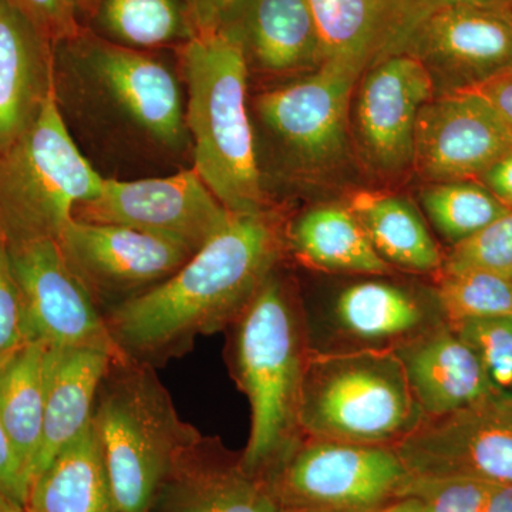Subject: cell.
<instances>
[{
  "label": "cell",
  "instance_id": "cell-1",
  "mask_svg": "<svg viewBox=\"0 0 512 512\" xmlns=\"http://www.w3.org/2000/svg\"><path fill=\"white\" fill-rule=\"evenodd\" d=\"M286 245L274 211L232 215L170 278L117 303L104 318L111 336L127 356L147 363L234 325Z\"/></svg>",
  "mask_w": 512,
  "mask_h": 512
},
{
  "label": "cell",
  "instance_id": "cell-2",
  "mask_svg": "<svg viewBox=\"0 0 512 512\" xmlns=\"http://www.w3.org/2000/svg\"><path fill=\"white\" fill-rule=\"evenodd\" d=\"M177 53L192 167L232 214L266 210L237 28L192 36Z\"/></svg>",
  "mask_w": 512,
  "mask_h": 512
},
{
  "label": "cell",
  "instance_id": "cell-3",
  "mask_svg": "<svg viewBox=\"0 0 512 512\" xmlns=\"http://www.w3.org/2000/svg\"><path fill=\"white\" fill-rule=\"evenodd\" d=\"M232 329V365L251 406V433L239 458L245 470L265 480L303 437L308 325L289 286L272 274Z\"/></svg>",
  "mask_w": 512,
  "mask_h": 512
},
{
  "label": "cell",
  "instance_id": "cell-4",
  "mask_svg": "<svg viewBox=\"0 0 512 512\" xmlns=\"http://www.w3.org/2000/svg\"><path fill=\"white\" fill-rule=\"evenodd\" d=\"M93 424L120 512H151L165 478L202 437L148 363L133 357L111 365Z\"/></svg>",
  "mask_w": 512,
  "mask_h": 512
},
{
  "label": "cell",
  "instance_id": "cell-5",
  "mask_svg": "<svg viewBox=\"0 0 512 512\" xmlns=\"http://www.w3.org/2000/svg\"><path fill=\"white\" fill-rule=\"evenodd\" d=\"M423 420L393 349L312 350L303 376V436L396 446Z\"/></svg>",
  "mask_w": 512,
  "mask_h": 512
},
{
  "label": "cell",
  "instance_id": "cell-6",
  "mask_svg": "<svg viewBox=\"0 0 512 512\" xmlns=\"http://www.w3.org/2000/svg\"><path fill=\"white\" fill-rule=\"evenodd\" d=\"M103 181L53 94L35 123L0 151V234L6 242L59 238L77 205L96 197Z\"/></svg>",
  "mask_w": 512,
  "mask_h": 512
},
{
  "label": "cell",
  "instance_id": "cell-7",
  "mask_svg": "<svg viewBox=\"0 0 512 512\" xmlns=\"http://www.w3.org/2000/svg\"><path fill=\"white\" fill-rule=\"evenodd\" d=\"M53 49L55 77L80 82L84 96L128 133L165 150L191 146L183 82L163 60L86 29Z\"/></svg>",
  "mask_w": 512,
  "mask_h": 512
},
{
  "label": "cell",
  "instance_id": "cell-8",
  "mask_svg": "<svg viewBox=\"0 0 512 512\" xmlns=\"http://www.w3.org/2000/svg\"><path fill=\"white\" fill-rule=\"evenodd\" d=\"M410 480L392 446L309 436L265 478L282 512H380Z\"/></svg>",
  "mask_w": 512,
  "mask_h": 512
},
{
  "label": "cell",
  "instance_id": "cell-9",
  "mask_svg": "<svg viewBox=\"0 0 512 512\" xmlns=\"http://www.w3.org/2000/svg\"><path fill=\"white\" fill-rule=\"evenodd\" d=\"M365 69L325 60L302 79L258 94L256 119L291 163L311 173L329 171L348 156L350 109Z\"/></svg>",
  "mask_w": 512,
  "mask_h": 512
},
{
  "label": "cell",
  "instance_id": "cell-10",
  "mask_svg": "<svg viewBox=\"0 0 512 512\" xmlns=\"http://www.w3.org/2000/svg\"><path fill=\"white\" fill-rule=\"evenodd\" d=\"M394 448L412 478L512 485V390L423 417Z\"/></svg>",
  "mask_w": 512,
  "mask_h": 512
},
{
  "label": "cell",
  "instance_id": "cell-11",
  "mask_svg": "<svg viewBox=\"0 0 512 512\" xmlns=\"http://www.w3.org/2000/svg\"><path fill=\"white\" fill-rule=\"evenodd\" d=\"M232 215L192 167L164 177L104 178L96 197L77 205L73 218L137 229L192 255Z\"/></svg>",
  "mask_w": 512,
  "mask_h": 512
},
{
  "label": "cell",
  "instance_id": "cell-12",
  "mask_svg": "<svg viewBox=\"0 0 512 512\" xmlns=\"http://www.w3.org/2000/svg\"><path fill=\"white\" fill-rule=\"evenodd\" d=\"M22 295L30 342L47 348H89L128 359L111 336L94 296L56 238L6 242Z\"/></svg>",
  "mask_w": 512,
  "mask_h": 512
},
{
  "label": "cell",
  "instance_id": "cell-13",
  "mask_svg": "<svg viewBox=\"0 0 512 512\" xmlns=\"http://www.w3.org/2000/svg\"><path fill=\"white\" fill-rule=\"evenodd\" d=\"M434 94L430 73L409 53L367 67L353 94L350 133L370 171L390 178L412 168L417 117Z\"/></svg>",
  "mask_w": 512,
  "mask_h": 512
},
{
  "label": "cell",
  "instance_id": "cell-14",
  "mask_svg": "<svg viewBox=\"0 0 512 512\" xmlns=\"http://www.w3.org/2000/svg\"><path fill=\"white\" fill-rule=\"evenodd\" d=\"M402 53L423 63L436 94L473 89L512 63V3L434 13Z\"/></svg>",
  "mask_w": 512,
  "mask_h": 512
},
{
  "label": "cell",
  "instance_id": "cell-15",
  "mask_svg": "<svg viewBox=\"0 0 512 512\" xmlns=\"http://www.w3.org/2000/svg\"><path fill=\"white\" fill-rule=\"evenodd\" d=\"M512 150V138L476 93L434 94L417 117L412 168L433 183L478 181Z\"/></svg>",
  "mask_w": 512,
  "mask_h": 512
},
{
  "label": "cell",
  "instance_id": "cell-16",
  "mask_svg": "<svg viewBox=\"0 0 512 512\" xmlns=\"http://www.w3.org/2000/svg\"><path fill=\"white\" fill-rule=\"evenodd\" d=\"M57 241L93 296L96 292L138 295L170 278L191 258L178 245L137 229L76 218Z\"/></svg>",
  "mask_w": 512,
  "mask_h": 512
},
{
  "label": "cell",
  "instance_id": "cell-17",
  "mask_svg": "<svg viewBox=\"0 0 512 512\" xmlns=\"http://www.w3.org/2000/svg\"><path fill=\"white\" fill-rule=\"evenodd\" d=\"M151 512H282L265 480L241 458L201 437L177 461L158 490Z\"/></svg>",
  "mask_w": 512,
  "mask_h": 512
},
{
  "label": "cell",
  "instance_id": "cell-18",
  "mask_svg": "<svg viewBox=\"0 0 512 512\" xmlns=\"http://www.w3.org/2000/svg\"><path fill=\"white\" fill-rule=\"evenodd\" d=\"M423 417L456 412L500 392L470 346L447 322L393 348Z\"/></svg>",
  "mask_w": 512,
  "mask_h": 512
},
{
  "label": "cell",
  "instance_id": "cell-19",
  "mask_svg": "<svg viewBox=\"0 0 512 512\" xmlns=\"http://www.w3.org/2000/svg\"><path fill=\"white\" fill-rule=\"evenodd\" d=\"M53 94V43L0 0V151L35 123Z\"/></svg>",
  "mask_w": 512,
  "mask_h": 512
},
{
  "label": "cell",
  "instance_id": "cell-20",
  "mask_svg": "<svg viewBox=\"0 0 512 512\" xmlns=\"http://www.w3.org/2000/svg\"><path fill=\"white\" fill-rule=\"evenodd\" d=\"M114 362L103 350L46 349L45 421L32 480L90 426L101 384Z\"/></svg>",
  "mask_w": 512,
  "mask_h": 512
},
{
  "label": "cell",
  "instance_id": "cell-21",
  "mask_svg": "<svg viewBox=\"0 0 512 512\" xmlns=\"http://www.w3.org/2000/svg\"><path fill=\"white\" fill-rule=\"evenodd\" d=\"M248 66L272 76L313 72L322 63L308 0H245L235 23Z\"/></svg>",
  "mask_w": 512,
  "mask_h": 512
},
{
  "label": "cell",
  "instance_id": "cell-22",
  "mask_svg": "<svg viewBox=\"0 0 512 512\" xmlns=\"http://www.w3.org/2000/svg\"><path fill=\"white\" fill-rule=\"evenodd\" d=\"M333 322L359 349H393L446 320L402 286L363 281L339 293Z\"/></svg>",
  "mask_w": 512,
  "mask_h": 512
},
{
  "label": "cell",
  "instance_id": "cell-23",
  "mask_svg": "<svg viewBox=\"0 0 512 512\" xmlns=\"http://www.w3.org/2000/svg\"><path fill=\"white\" fill-rule=\"evenodd\" d=\"M25 508L28 512H120L93 420L33 478Z\"/></svg>",
  "mask_w": 512,
  "mask_h": 512
},
{
  "label": "cell",
  "instance_id": "cell-24",
  "mask_svg": "<svg viewBox=\"0 0 512 512\" xmlns=\"http://www.w3.org/2000/svg\"><path fill=\"white\" fill-rule=\"evenodd\" d=\"M286 242L303 264L328 272L383 275L392 272L348 205H320L286 229Z\"/></svg>",
  "mask_w": 512,
  "mask_h": 512
},
{
  "label": "cell",
  "instance_id": "cell-25",
  "mask_svg": "<svg viewBox=\"0 0 512 512\" xmlns=\"http://www.w3.org/2000/svg\"><path fill=\"white\" fill-rule=\"evenodd\" d=\"M318 28L322 62L346 60L363 69L392 45L404 0H308Z\"/></svg>",
  "mask_w": 512,
  "mask_h": 512
},
{
  "label": "cell",
  "instance_id": "cell-26",
  "mask_svg": "<svg viewBox=\"0 0 512 512\" xmlns=\"http://www.w3.org/2000/svg\"><path fill=\"white\" fill-rule=\"evenodd\" d=\"M348 207L386 264L420 274L440 272L444 254L419 211L406 198L360 191Z\"/></svg>",
  "mask_w": 512,
  "mask_h": 512
},
{
  "label": "cell",
  "instance_id": "cell-27",
  "mask_svg": "<svg viewBox=\"0 0 512 512\" xmlns=\"http://www.w3.org/2000/svg\"><path fill=\"white\" fill-rule=\"evenodd\" d=\"M82 26L101 39L153 52L194 36L187 0H83Z\"/></svg>",
  "mask_w": 512,
  "mask_h": 512
},
{
  "label": "cell",
  "instance_id": "cell-28",
  "mask_svg": "<svg viewBox=\"0 0 512 512\" xmlns=\"http://www.w3.org/2000/svg\"><path fill=\"white\" fill-rule=\"evenodd\" d=\"M46 349L28 342L0 363V420L29 487L45 421Z\"/></svg>",
  "mask_w": 512,
  "mask_h": 512
},
{
  "label": "cell",
  "instance_id": "cell-29",
  "mask_svg": "<svg viewBox=\"0 0 512 512\" xmlns=\"http://www.w3.org/2000/svg\"><path fill=\"white\" fill-rule=\"evenodd\" d=\"M420 200L431 224L451 247L511 211L478 181L429 184L421 190Z\"/></svg>",
  "mask_w": 512,
  "mask_h": 512
},
{
  "label": "cell",
  "instance_id": "cell-30",
  "mask_svg": "<svg viewBox=\"0 0 512 512\" xmlns=\"http://www.w3.org/2000/svg\"><path fill=\"white\" fill-rule=\"evenodd\" d=\"M433 296L448 325L512 315V279L491 272H437Z\"/></svg>",
  "mask_w": 512,
  "mask_h": 512
},
{
  "label": "cell",
  "instance_id": "cell-31",
  "mask_svg": "<svg viewBox=\"0 0 512 512\" xmlns=\"http://www.w3.org/2000/svg\"><path fill=\"white\" fill-rule=\"evenodd\" d=\"M403 495L420 498L431 512H512L510 484L412 478Z\"/></svg>",
  "mask_w": 512,
  "mask_h": 512
},
{
  "label": "cell",
  "instance_id": "cell-32",
  "mask_svg": "<svg viewBox=\"0 0 512 512\" xmlns=\"http://www.w3.org/2000/svg\"><path fill=\"white\" fill-rule=\"evenodd\" d=\"M485 271L512 279V211L444 254L440 271Z\"/></svg>",
  "mask_w": 512,
  "mask_h": 512
},
{
  "label": "cell",
  "instance_id": "cell-33",
  "mask_svg": "<svg viewBox=\"0 0 512 512\" xmlns=\"http://www.w3.org/2000/svg\"><path fill=\"white\" fill-rule=\"evenodd\" d=\"M450 326L476 353L495 389L512 390V315L464 320Z\"/></svg>",
  "mask_w": 512,
  "mask_h": 512
},
{
  "label": "cell",
  "instance_id": "cell-34",
  "mask_svg": "<svg viewBox=\"0 0 512 512\" xmlns=\"http://www.w3.org/2000/svg\"><path fill=\"white\" fill-rule=\"evenodd\" d=\"M28 342L22 295L10 266L8 244L0 234V363Z\"/></svg>",
  "mask_w": 512,
  "mask_h": 512
},
{
  "label": "cell",
  "instance_id": "cell-35",
  "mask_svg": "<svg viewBox=\"0 0 512 512\" xmlns=\"http://www.w3.org/2000/svg\"><path fill=\"white\" fill-rule=\"evenodd\" d=\"M25 16L53 45L82 32L83 0H2Z\"/></svg>",
  "mask_w": 512,
  "mask_h": 512
},
{
  "label": "cell",
  "instance_id": "cell-36",
  "mask_svg": "<svg viewBox=\"0 0 512 512\" xmlns=\"http://www.w3.org/2000/svg\"><path fill=\"white\" fill-rule=\"evenodd\" d=\"M507 3H512V0H404L402 15L394 33L392 45L387 49L384 57L402 53L404 45L417 26L434 13L447 9L467 8V6L507 5Z\"/></svg>",
  "mask_w": 512,
  "mask_h": 512
},
{
  "label": "cell",
  "instance_id": "cell-37",
  "mask_svg": "<svg viewBox=\"0 0 512 512\" xmlns=\"http://www.w3.org/2000/svg\"><path fill=\"white\" fill-rule=\"evenodd\" d=\"M245 0H187L194 36L231 28Z\"/></svg>",
  "mask_w": 512,
  "mask_h": 512
},
{
  "label": "cell",
  "instance_id": "cell-38",
  "mask_svg": "<svg viewBox=\"0 0 512 512\" xmlns=\"http://www.w3.org/2000/svg\"><path fill=\"white\" fill-rule=\"evenodd\" d=\"M0 493L26 505L29 494V478L20 464L8 434L0 420Z\"/></svg>",
  "mask_w": 512,
  "mask_h": 512
},
{
  "label": "cell",
  "instance_id": "cell-39",
  "mask_svg": "<svg viewBox=\"0 0 512 512\" xmlns=\"http://www.w3.org/2000/svg\"><path fill=\"white\" fill-rule=\"evenodd\" d=\"M466 92L480 96L494 110L512 138V63Z\"/></svg>",
  "mask_w": 512,
  "mask_h": 512
},
{
  "label": "cell",
  "instance_id": "cell-40",
  "mask_svg": "<svg viewBox=\"0 0 512 512\" xmlns=\"http://www.w3.org/2000/svg\"><path fill=\"white\" fill-rule=\"evenodd\" d=\"M478 183L483 184L498 201L512 211V150L495 161Z\"/></svg>",
  "mask_w": 512,
  "mask_h": 512
},
{
  "label": "cell",
  "instance_id": "cell-41",
  "mask_svg": "<svg viewBox=\"0 0 512 512\" xmlns=\"http://www.w3.org/2000/svg\"><path fill=\"white\" fill-rule=\"evenodd\" d=\"M382 512H431L429 507L414 495H403L392 501Z\"/></svg>",
  "mask_w": 512,
  "mask_h": 512
},
{
  "label": "cell",
  "instance_id": "cell-42",
  "mask_svg": "<svg viewBox=\"0 0 512 512\" xmlns=\"http://www.w3.org/2000/svg\"><path fill=\"white\" fill-rule=\"evenodd\" d=\"M0 512H28L25 505L19 504L18 501L6 497L5 494L0 493Z\"/></svg>",
  "mask_w": 512,
  "mask_h": 512
},
{
  "label": "cell",
  "instance_id": "cell-43",
  "mask_svg": "<svg viewBox=\"0 0 512 512\" xmlns=\"http://www.w3.org/2000/svg\"><path fill=\"white\" fill-rule=\"evenodd\" d=\"M284 512H319V511H284Z\"/></svg>",
  "mask_w": 512,
  "mask_h": 512
},
{
  "label": "cell",
  "instance_id": "cell-44",
  "mask_svg": "<svg viewBox=\"0 0 512 512\" xmlns=\"http://www.w3.org/2000/svg\"><path fill=\"white\" fill-rule=\"evenodd\" d=\"M380 512H382V511H380Z\"/></svg>",
  "mask_w": 512,
  "mask_h": 512
}]
</instances>
